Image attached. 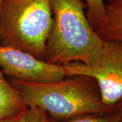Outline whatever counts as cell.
<instances>
[{"label":"cell","instance_id":"13","mask_svg":"<svg viewBox=\"0 0 122 122\" xmlns=\"http://www.w3.org/2000/svg\"><path fill=\"white\" fill-rule=\"evenodd\" d=\"M1 0H0V5H1Z\"/></svg>","mask_w":122,"mask_h":122},{"label":"cell","instance_id":"3","mask_svg":"<svg viewBox=\"0 0 122 122\" xmlns=\"http://www.w3.org/2000/svg\"><path fill=\"white\" fill-rule=\"evenodd\" d=\"M52 25L50 0H1L0 45L44 61Z\"/></svg>","mask_w":122,"mask_h":122},{"label":"cell","instance_id":"7","mask_svg":"<svg viewBox=\"0 0 122 122\" xmlns=\"http://www.w3.org/2000/svg\"><path fill=\"white\" fill-rule=\"evenodd\" d=\"M26 108L18 91L0 70V119L13 116Z\"/></svg>","mask_w":122,"mask_h":122},{"label":"cell","instance_id":"6","mask_svg":"<svg viewBox=\"0 0 122 122\" xmlns=\"http://www.w3.org/2000/svg\"><path fill=\"white\" fill-rule=\"evenodd\" d=\"M95 30L103 41L122 44V0H107L105 17Z\"/></svg>","mask_w":122,"mask_h":122},{"label":"cell","instance_id":"4","mask_svg":"<svg viewBox=\"0 0 122 122\" xmlns=\"http://www.w3.org/2000/svg\"><path fill=\"white\" fill-rule=\"evenodd\" d=\"M62 66L66 77L86 75L94 79L105 105L115 106L122 98V43L104 41L100 56L92 64L73 62Z\"/></svg>","mask_w":122,"mask_h":122},{"label":"cell","instance_id":"2","mask_svg":"<svg viewBox=\"0 0 122 122\" xmlns=\"http://www.w3.org/2000/svg\"><path fill=\"white\" fill-rule=\"evenodd\" d=\"M8 80L18 91L26 107H38L57 121L85 114L110 113L116 108V105L111 107L102 102L96 80L89 76L66 77L49 83Z\"/></svg>","mask_w":122,"mask_h":122},{"label":"cell","instance_id":"11","mask_svg":"<svg viewBox=\"0 0 122 122\" xmlns=\"http://www.w3.org/2000/svg\"><path fill=\"white\" fill-rule=\"evenodd\" d=\"M26 109L13 116L0 119V122H25V114Z\"/></svg>","mask_w":122,"mask_h":122},{"label":"cell","instance_id":"5","mask_svg":"<svg viewBox=\"0 0 122 122\" xmlns=\"http://www.w3.org/2000/svg\"><path fill=\"white\" fill-rule=\"evenodd\" d=\"M0 67L8 79L30 83H49L65 78L62 65L51 64L17 48L0 45Z\"/></svg>","mask_w":122,"mask_h":122},{"label":"cell","instance_id":"9","mask_svg":"<svg viewBox=\"0 0 122 122\" xmlns=\"http://www.w3.org/2000/svg\"><path fill=\"white\" fill-rule=\"evenodd\" d=\"M86 5V16L94 29L105 17L106 4L104 0H85Z\"/></svg>","mask_w":122,"mask_h":122},{"label":"cell","instance_id":"1","mask_svg":"<svg viewBox=\"0 0 122 122\" xmlns=\"http://www.w3.org/2000/svg\"><path fill=\"white\" fill-rule=\"evenodd\" d=\"M52 25L44 61L64 65H90L100 56L104 41L87 19L83 0H50Z\"/></svg>","mask_w":122,"mask_h":122},{"label":"cell","instance_id":"10","mask_svg":"<svg viewBox=\"0 0 122 122\" xmlns=\"http://www.w3.org/2000/svg\"><path fill=\"white\" fill-rule=\"evenodd\" d=\"M25 122H50L46 111L36 107H27Z\"/></svg>","mask_w":122,"mask_h":122},{"label":"cell","instance_id":"8","mask_svg":"<svg viewBox=\"0 0 122 122\" xmlns=\"http://www.w3.org/2000/svg\"><path fill=\"white\" fill-rule=\"evenodd\" d=\"M119 113L117 109L107 113L85 114L69 118L65 120L57 121L50 118V122H118Z\"/></svg>","mask_w":122,"mask_h":122},{"label":"cell","instance_id":"12","mask_svg":"<svg viewBox=\"0 0 122 122\" xmlns=\"http://www.w3.org/2000/svg\"><path fill=\"white\" fill-rule=\"evenodd\" d=\"M116 107L119 113V118L118 122H122V98L116 104Z\"/></svg>","mask_w":122,"mask_h":122}]
</instances>
